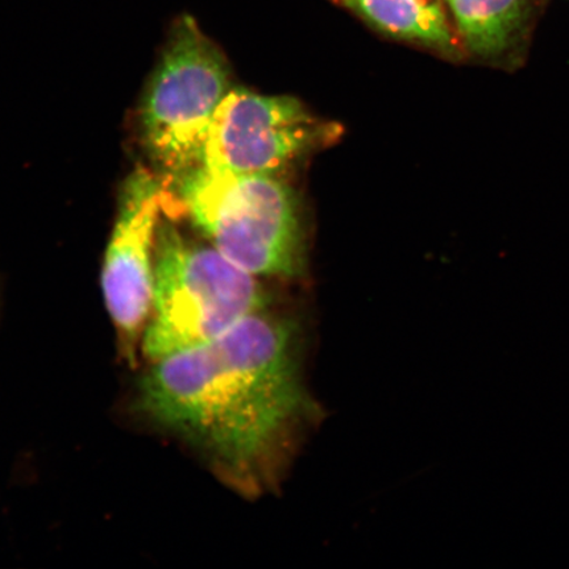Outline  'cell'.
Returning <instances> with one entry per match:
<instances>
[{
	"mask_svg": "<svg viewBox=\"0 0 569 569\" xmlns=\"http://www.w3.org/2000/svg\"><path fill=\"white\" fill-rule=\"evenodd\" d=\"M177 220L163 213L156 237L153 301L141 341L149 362L206 343L264 309L256 277L190 240Z\"/></svg>",
	"mask_w": 569,
	"mask_h": 569,
	"instance_id": "2",
	"label": "cell"
},
{
	"mask_svg": "<svg viewBox=\"0 0 569 569\" xmlns=\"http://www.w3.org/2000/svg\"><path fill=\"white\" fill-rule=\"evenodd\" d=\"M176 190L184 213L234 266L254 277L302 272L297 199L274 174L219 173L199 168Z\"/></svg>",
	"mask_w": 569,
	"mask_h": 569,
	"instance_id": "4",
	"label": "cell"
},
{
	"mask_svg": "<svg viewBox=\"0 0 569 569\" xmlns=\"http://www.w3.org/2000/svg\"><path fill=\"white\" fill-rule=\"evenodd\" d=\"M230 66L190 13L170 21L140 107V133L158 174L176 190L202 168L206 134L230 91Z\"/></svg>",
	"mask_w": 569,
	"mask_h": 569,
	"instance_id": "3",
	"label": "cell"
},
{
	"mask_svg": "<svg viewBox=\"0 0 569 569\" xmlns=\"http://www.w3.org/2000/svg\"><path fill=\"white\" fill-rule=\"evenodd\" d=\"M318 137L317 120L296 98L233 89L213 113L202 168L219 173L274 174Z\"/></svg>",
	"mask_w": 569,
	"mask_h": 569,
	"instance_id": "6",
	"label": "cell"
},
{
	"mask_svg": "<svg viewBox=\"0 0 569 569\" xmlns=\"http://www.w3.org/2000/svg\"><path fill=\"white\" fill-rule=\"evenodd\" d=\"M163 213L180 219V197L158 173L139 168L127 178L119 198L116 227L102 269L106 309L116 327L119 348L130 365L137 360L154 284L156 237Z\"/></svg>",
	"mask_w": 569,
	"mask_h": 569,
	"instance_id": "5",
	"label": "cell"
},
{
	"mask_svg": "<svg viewBox=\"0 0 569 569\" xmlns=\"http://www.w3.org/2000/svg\"><path fill=\"white\" fill-rule=\"evenodd\" d=\"M466 47L482 59L511 49L528 17L526 0H447Z\"/></svg>",
	"mask_w": 569,
	"mask_h": 569,
	"instance_id": "8",
	"label": "cell"
},
{
	"mask_svg": "<svg viewBox=\"0 0 569 569\" xmlns=\"http://www.w3.org/2000/svg\"><path fill=\"white\" fill-rule=\"evenodd\" d=\"M137 408L241 490L266 486L308 415L296 327L264 309L206 343L149 362Z\"/></svg>",
	"mask_w": 569,
	"mask_h": 569,
	"instance_id": "1",
	"label": "cell"
},
{
	"mask_svg": "<svg viewBox=\"0 0 569 569\" xmlns=\"http://www.w3.org/2000/svg\"><path fill=\"white\" fill-rule=\"evenodd\" d=\"M377 30L393 38L419 42L437 51L457 54L458 39L442 0H339Z\"/></svg>",
	"mask_w": 569,
	"mask_h": 569,
	"instance_id": "7",
	"label": "cell"
}]
</instances>
